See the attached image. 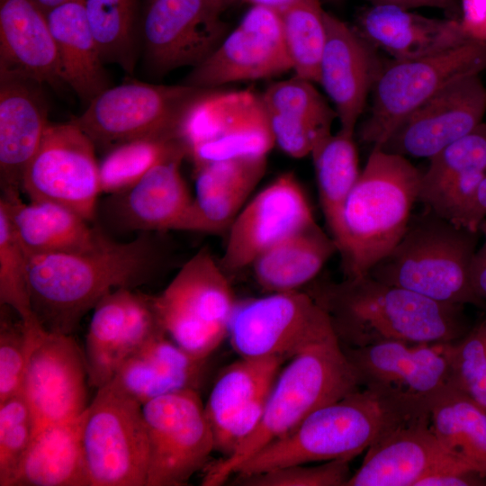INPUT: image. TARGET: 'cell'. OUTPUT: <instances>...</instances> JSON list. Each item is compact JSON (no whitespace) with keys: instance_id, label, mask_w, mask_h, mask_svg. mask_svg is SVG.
Segmentation results:
<instances>
[{"instance_id":"cell-1","label":"cell","mask_w":486,"mask_h":486,"mask_svg":"<svg viewBox=\"0 0 486 486\" xmlns=\"http://www.w3.org/2000/svg\"><path fill=\"white\" fill-rule=\"evenodd\" d=\"M158 233H139L123 243L106 236L86 252L28 256L32 310L41 327L72 335L105 295L153 279L165 259Z\"/></svg>"},{"instance_id":"cell-2","label":"cell","mask_w":486,"mask_h":486,"mask_svg":"<svg viewBox=\"0 0 486 486\" xmlns=\"http://www.w3.org/2000/svg\"><path fill=\"white\" fill-rule=\"evenodd\" d=\"M307 292L327 312L343 346L391 340L449 343L471 328L464 306L439 302L369 274L313 284Z\"/></svg>"},{"instance_id":"cell-3","label":"cell","mask_w":486,"mask_h":486,"mask_svg":"<svg viewBox=\"0 0 486 486\" xmlns=\"http://www.w3.org/2000/svg\"><path fill=\"white\" fill-rule=\"evenodd\" d=\"M429 412L375 389L360 387L310 413L292 431L266 445L233 475L293 464L351 460L396 428Z\"/></svg>"},{"instance_id":"cell-4","label":"cell","mask_w":486,"mask_h":486,"mask_svg":"<svg viewBox=\"0 0 486 486\" xmlns=\"http://www.w3.org/2000/svg\"><path fill=\"white\" fill-rule=\"evenodd\" d=\"M360 387L334 330L309 344L281 367L254 432L231 454L206 468L202 485L223 484L266 445L292 431L314 410Z\"/></svg>"},{"instance_id":"cell-5","label":"cell","mask_w":486,"mask_h":486,"mask_svg":"<svg viewBox=\"0 0 486 486\" xmlns=\"http://www.w3.org/2000/svg\"><path fill=\"white\" fill-rule=\"evenodd\" d=\"M422 171L374 148L349 193L335 242L344 278L365 275L404 235L418 201Z\"/></svg>"},{"instance_id":"cell-6","label":"cell","mask_w":486,"mask_h":486,"mask_svg":"<svg viewBox=\"0 0 486 486\" xmlns=\"http://www.w3.org/2000/svg\"><path fill=\"white\" fill-rule=\"evenodd\" d=\"M480 235L424 206L411 214L400 240L367 274L439 302L483 307L486 302L471 281Z\"/></svg>"},{"instance_id":"cell-7","label":"cell","mask_w":486,"mask_h":486,"mask_svg":"<svg viewBox=\"0 0 486 486\" xmlns=\"http://www.w3.org/2000/svg\"><path fill=\"white\" fill-rule=\"evenodd\" d=\"M237 302L227 273L207 248L188 259L168 285L153 296L165 333L199 359H207L228 337Z\"/></svg>"},{"instance_id":"cell-8","label":"cell","mask_w":486,"mask_h":486,"mask_svg":"<svg viewBox=\"0 0 486 486\" xmlns=\"http://www.w3.org/2000/svg\"><path fill=\"white\" fill-rule=\"evenodd\" d=\"M486 70V42L470 40L456 48L412 60L384 65L372 88L370 113L359 136L380 148L417 108L454 81Z\"/></svg>"},{"instance_id":"cell-9","label":"cell","mask_w":486,"mask_h":486,"mask_svg":"<svg viewBox=\"0 0 486 486\" xmlns=\"http://www.w3.org/2000/svg\"><path fill=\"white\" fill-rule=\"evenodd\" d=\"M177 136L194 167L267 156L275 145L262 95L250 89H201L184 109Z\"/></svg>"},{"instance_id":"cell-10","label":"cell","mask_w":486,"mask_h":486,"mask_svg":"<svg viewBox=\"0 0 486 486\" xmlns=\"http://www.w3.org/2000/svg\"><path fill=\"white\" fill-rule=\"evenodd\" d=\"M81 446L89 486H146L148 441L142 405L112 382L82 414Z\"/></svg>"},{"instance_id":"cell-11","label":"cell","mask_w":486,"mask_h":486,"mask_svg":"<svg viewBox=\"0 0 486 486\" xmlns=\"http://www.w3.org/2000/svg\"><path fill=\"white\" fill-rule=\"evenodd\" d=\"M202 88L136 80L108 87L71 121L105 151L146 137H176L184 109Z\"/></svg>"},{"instance_id":"cell-12","label":"cell","mask_w":486,"mask_h":486,"mask_svg":"<svg viewBox=\"0 0 486 486\" xmlns=\"http://www.w3.org/2000/svg\"><path fill=\"white\" fill-rule=\"evenodd\" d=\"M148 441L146 486H182L215 449L214 434L198 391L184 390L142 405Z\"/></svg>"},{"instance_id":"cell-13","label":"cell","mask_w":486,"mask_h":486,"mask_svg":"<svg viewBox=\"0 0 486 486\" xmlns=\"http://www.w3.org/2000/svg\"><path fill=\"white\" fill-rule=\"evenodd\" d=\"M333 330L324 309L298 290L238 302L228 337L240 357L288 360Z\"/></svg>"},{"instance_id":"cell-14","label":"cell","mask_w":486,"mask_h":486,"mask_svg":"<svg viewBox=\"0 0 486 486\" xmlns=\"http://www.w3.org/2000/svg\"><path fill=\"white\" fill-rule=\"evenodd\" d=\"M95 149L72 121L49 122L24 173L22 193L30 201L52 202L93 221L101 194Z\"/></svg>"},{"instance_id":"cell-15","label":"cell","mask_w":486,"mask_h":486,"mask_svg":"<svg viewBox=\"0 0 486 486\" xmlns=\"http://www.w3.org/2000/svg\"><path fill=\"white\" fill-rule=\"evenodd\" d=\"M453 344L391 340L343 348L362 387L429 412L435 398L452 384Z\"/></svg>"},{"instance_id":"cell-16","label":"cell","mask_w":486,"mask_h":486,"mask_svg":"<svg viewBox=\"0 0 486 486\" xmlns=\"http://www.w3.org/2000/svg\"><path fill=\"white\" fill-rule=\"evenodd\" d=\"M235 0H152L142 23L144 58L153 73L196 67L228 34L222 14Z\"/></svg>"},{"instance_id":"cell-17","label":"cell","mask_w":486,"mask_h":486,"mask_svg":"<svg viewBox=\"0 0 486 486\" xmlns=\"http://www.w3.org/2000/svg\"><path fill=\"white\" fill-rule=\"evenodd\" d=\"M292 70L278 9L250 5L238 26L182 84L203 89L246 80L265 79Z\"/></svg>"},{"instance_id":"cell-18","label":"cell","mask_w":486,"mask_h":486,"mask_svg":"<svg viewBox=\"0 0 486 486\" xmlns=\"http://www.w3.org/2000/svg\"><path fill=\"white\" fill-rule=\"evenodd\" d=\"M88 372L85 353L72 335L39 333L33 341L21 393L34 422V434L73 420L86 410Z\"/></svg>"},{"instance_id":"cell-19","label":"cell","mask_w":486,"mask_h":486,"mask_svg":"<svg viewBox=\"0 0 486 486\" xmlns=\"http://www.w3.org/2000/svg\"><path fill=\"white\" fill-rule=\"evenodd\" d=\"M315 221L292 172L277 176L247 202L230 225L220 266L226 273L251 266L267 249Z\"/></svg>"},{"instance_id":"cell-20","label":"cell","mask_w":486,"mask_h":486,"mask_svg":"<svg viewBox=\"0 0 486 486\" xmlns=\"http://www.w3.org/2000/svg\"><path fill=\"white\" fill-rule=\"evenodd\" d=\"M486 86L480 75L460 78L413 111L381 149L429 159L483 122Z\"/></svg>"},{"instance_id":"cell-21","label":"cell","mask_w":486,"mask_h":486,"mask_svg":"<svg viewBox=\"0 0 486 486\" xmlns=\"http://www.w3.org/2000/svg\"><path fill=\"white\" fill-rule=\"evenodd\" d=\"M153 296L133 289H118L93 309L86 336L88 384H107L120 366L148 339L162 331Z\"/></svg>"},{"instance_id":"cell-22","label":"cell","mask_w":486,"mask_h":486,"mask_svg":"<svg viewBox=\"0 0 486 486\" xmlns=\"http://www.w3.org/2000/svg\"><path fill=\"white\" fill-rule=\"evenodd\" d=\"M184 158L164 159L130 188L109 194L103 207L110 222L139 233L184 231L194 205L180 170Z\"/></svg>"},{"instance_id":"cell-23","label":"cell","mask_w":486,"mask_h":486,"mask_svg":"<svg viewBox=\"0 0 486 486\" xmlns=\"http://www.w3.org/2000/svg\"><path fill=\"white\" fill-rule=\"evenodd\" d=\"M327 40L319 84L334 104L340 129L355 131L382 68L373 46L356 30L325 12Z\"/></svg>"},{"instance_id":"cell-24","label":"cell","mask_w":486,"mask_h":486,"mask_svg":"<svg viewBox=\"0 0 486 486\" xmlns=\"http://www.w3.org/2000/svg\"><path fill=\"white\" fill-rule=\"evenodd\" d=\"M42 85L0 74V185L3 195L21 194L26 168L49 124Z\"/></svg>"},{"instance_id":"cell-25","label":"cell","mask_w":486,"mask_h":486,"mask_svg":"<svg viewBox=\"0 0 486 486\" xmlns=\"http://www.w3.org/2000/svg\"><path fill=\"white\" fill-rule=\"evenodd\" d=\"M356 30L394 60L428 57L472 40L459 20L429 18L387 4L364 9L357 18Z\"/></svg>"},{"instance_id":"cell-26","label":"cell","mask_w":486,"mask_h":486,"mask_svg":"<svg viewBox=\"0 0 486 486\" xmlns=\"http://www.w3.org/2000/svg\"><path fill=\"white\" fill-rule=\"evenodd\" d=\"M312 83L293 76L271 84L261 94L274 143L294 158L310 155L332 133L338 119Z\"/></svg>"},{"instance_id":"cell-27","label":"cell","mask_w":486,"mask_h":486,"mask_svg":"<svg viewBox=\"0 0 486 486\" xmlns=\"http://www.w3.org/2000/svg\"><path fill=\"white\" fill-rule=\"evenodd\" d=\"M448 454L429 419L411 421L372 445L346 486H415Z\"/></svg>"},{"instance_id":"cell-28","label":"cell","mask_w":486,"mask_h":486,"mask_svg":"<svg viewBox=\"0 0 486 486\" xmlns=\"http://www.w3.org/2000/svg\"><path fill=\"white\" fill-rule=\"evenodd\" d=\"M0 74L64 86L46 14L32 0H0Z\"/></svg>"},{"instance_id":"cell-29","label":"cell","mask_w":486,"mask_h":486,"mask_svg":"<svg viewBox=\"0 0 486 486\" xmlns=\"http://www.w3.org/2000/svg\"><path fill=\"white\" fill-rule=\"evenodd\" d=\"M266 156L209 162L194 167L195 195L185 231L228 230L266 169Z\"/></svg>"},{"instance_id":"cell-30","label":"cell","mask_w":486,"mask_h":486,"mask_svg":"<svg viewBox=\"0 0 486 486\" xmlns=\"http://www.w3.org/2000/svg\"><path fill=\"white\" fill-rule=\"evenodd\" d=\"M206 360L187 353L162 330L131 355L109 382L143 405L169 393L198 391Z\"/></svg>"},{"instance_id":"cell-31","label":"cell","mask_w":486,"mask_h":486,"mask_svg":"<svg viewBox=\"0 0 486 486\" xmlns=\"http://www.w3.org/2000/svg\"><path fill=\"white\" fill-rule=\"evenodd\" d=\"M0 204L28 256L86 252L106 237L100 227L52 202H24L21 194H2Z\"/></svg>"},{"instance_id":"cell-32","label":"cell","mask_w":486,"mask_h":486,"mask_svg":"<svg viewBox=\"0 0 486 486\" xmlns=\"http://www.w3.org/2000/svg\"><path fill=\"white\" fill-rule=\"evenodd\" d=\"M428 160L418 202L453 222L486 176V122Z\"/></svg>"},{"instance_id":"cell-33","label":"cell","mask_w":486,"mask_h":486,"mask_svg":"<svg viewBox=\"0 0 486 486\" xmlns=\"http://www.w3.org/2000/svg\"><path fill=\"white\" fill-rule=\"evenodd\" d=\"M46 17L56 47L60 79L87 105L110 86L84 0L68 2Z\"/></svg>"},{"instance_id":"cell-34","label":"cell","mask_w":486,"mask_h":486,"mask_svg":"<svg viewBox=\"0 0 486 486\" xmlns=\"http://www.w3.org/2000/svg\"><path fill=\"white\" fill-rule=\"evenodd\" d=\"M336 252L333 238L314 222L267 249L250 267L257 284L269 293L298 291Z\"/></svg>"},{"instance_id":"cell-35","label":"cell","mask_w":486,"mask_h":486,"mask_svg":"<svg viewBox=\"0 0 486 486\" xmlns=\"http://www.w3.org/2000/svg\"><path fill=\"white\" fill-rule=\"evenodd\" d=\"M81 418L37 431L13 486H89L81 446Z\"/></svg>"},{"instance_id":"cell-36","label":"cell","mask_w":486,"mask_h":486,"mask_svg":"<svg viewBox=\"0 0 486 486\" xmlns=\"http://www.w3.org/2000/svg\"><path fill=\"white\" fill-rule=\"evenodd\" d=\"M429 424L443 447L486 477V409L453 383L433 400Z\"/></svg>"},{"instance_id":"cell-37","label":"cell","mask_w":486,"mask_h":486,"mask_svg":"<svg viewBox=\"0 0 486 486\" xmlns=\"http://www.w3.org/2000/svg\"><path fill=\"white\" fill-rule=\"evenodd\" d=\"M354 133L339 129L319 142L310 153L320 207L334 241L340 230L344 204L361 173Z\"/></svg>"},{"instance_id":"cell-38","label":"cell","mask_w":486,"mask_h":486,"mask_svg":"<svg viewBox=\"0 0 486 486\" xmlns=\"http://www.w3.org/2000/svg\"><path fill=\"white\" fill-rule=\"evenodd\" d=\"M284 361L240 357L223 370L204 405L213 434L234 414L269 392Z\"/></svg>"},{"instance_id":"cell-39","label":"cell","mask_w":486,"mask_h":486,"mask_svg":"<svg viewBox=\"0 0 486 486\" xmlns=\"http://www.w3.org/2000/svg\"><path fill=\"white\" fill-rule=\"evenodd\" d=\"M284 43L294 76L319 82L327 30L320 0H294L278 9Z\"/></svg>"},{"instance_id":"cell-40","label":"cell","mask_w":486,"mask_h":486,"mask_svg":"<svg viewBox=\"0 0 486 486\" xmlns=\"http://www.w3.org/2000/svg\"><path fill=\"white\" fill-rule=\"evenodd\" d=\"M179 155L187 157L188 153L176 137H146L122 143L106 151L99 162L101 194L122 192L158 163Z\"/></svg>"},{"instance_id":"cell-41","label":"cell","mask_w":486,"mask_h":486,"mask_svg":"<svg viewBox=\"0 0 486 486\" xmlns=\"http://www.w3.org/2000/svg\"><path fill=\"white\" fill-rule=\"evenodd\" d=\"M84 4L104 63L131 73L137 57V0H84Z\"/></svg>"},{"instance_id":"cell-42","label":"cell","mask_w":486,"mask_h":486,"mask_svg":"<svg viewBox=\"0 0 486 486\" xmlns=\"http://www.w3.org/2000/svg\"><path fill=\"white\" fill-rule=\"evenodd\" d=\"M0 303L12 309L26 327L39 325L31 304L28 256L7 212L0 204Z\"/></svg>"},{"instance_id":"cell-43","label":"cell","mask_w":486,"mask_h":486,"mask_svg":"<svg viewBox=\"0 0 486 486\" xmlns=\"http://www.w3.org/2000/svg\"><path fill=\"white\" fill-rule=\"evenodd\" d=\"M33 436V418L22 394L0 401L1 486H13Z\"/></svg>"},{"instance_id":"cell-44","label":"cell","mask_w":486,"mask_h":486,"mask_svg":"<svg viewBox=\"0 0 486 486\" xmlns=\"http://www.w3.org/2000/svg\"><path fill=\"white\" fill-rule=\"evenodd\" d=\"M6 310L1 306L0 401L21 392L31 349L40 332L27 328L20 317L14 320Z\"/></svg>"},{"instance_id":"cell-45","label":"cell","mask_w":486,"mask_h":486,"mask_svg":"<svg viewBox=\"0 0 486 486\" xmlns=\"http://www.w3.org/2000/svg\"><path fill=\"white\" fill-rule=\"evenodd\" d=\"M452 383L486 409V318L454 342Z\"/></svg>"},{"instance_id":"cell-46","label":"cell","mask_w":486,"mask_h":486,"mask_svg":"<svg viewBox=\"0 0 486 486\" xmlns=\"http://www.w3.org/2000/svg\"><path fill=\"white\" fill-rule=\"evenodd\" d=\"M293 464L257 474L237 476L243 486H346L351 477L349 460L337 459L318 465Z\"/></svg>"},{"instance_id":"cell-47","label":"cell","mask_w":486,"mask_h":486,"mask_svg":"<svg viewBox=\"0 0 486 486\" xmlns=\"http://www.w3.org/2000/svg\"><path fill=\"white\" fill-rule=\"evenodd\" d=\"M486 477L467 463L448 454L437 462L415 486H481Z\"/></svg>"},{"instance_id":"cell-48","label":"cell","mask_w":486,"mask_h":486,"mask_svg":"<svg viewBox=\"0 0 486 486\" xmlns=\"http://www.w3.org/2000/svg\"><path fill=\"white\" fill-rule=\"evenodd\" d=\"M459 22L470 40L486 42V0H459Z\"/></svg>"},{"instance_id":"cell-49","label":"cell","mask_w":486,"mask_h":486,"mask_svg":"<svg viewBox=\"0 0 486 486\" xmlns=\"http://www.w3.org/2000/svg\"><path fill=\"white\" fill-rule=\"evenodd\" d=\"M486 219V176L479 184L453 223L474 232Z\"/></svg>"},{"instance_id":"cell-50","label":"cell","mask_w":486,"mask_h":486,"mask_svg":"<svg viewBox=\"0 0 486 486\" xmlns=\"http://www.w3.org/2000/svg\"><path fill=\"white\" fill-rule=\"evenodd\" d=\"M374 4L393 5L410 10L418 7H434L445 11L447 18L459 20L461 15L459 0H366Z\"/></svg>"},{"instance_id":"cell-51","label":"cell","mask_w":486,"mask_h":486,"mask_svg":"<svg viewBox=\"0 0 486 486\" xmlns=\"http://www.w3.org/2000/svg\"><path fill=\"white\" fill-rule=\"evenodd\" d=\"M479 231L484 240L473 256L471 265V281L475 292L486 302V219L480 225Z\"/></svg>"},{"instance_id":"cell-52","label":"cell","mask_w":486,"mask_h":486,"mask_svg":"<svg viewBox=\"0 0 486 486\" xmlns=\"http://www.w3.org/2000/svg\"><path fill=\"white\" fill-rule=\"evenodd\" d=\"M47 14L50 11L74 0H32Z\"/></svg>"},{"instance_id":"cell-53","label":"cell","mask_w":486,"mask_h":486,"mask_svg":"<svg viewBox=\"0 0 486 486\" xmlns=\"http://www.w3.org/2000/svg\"><path fill=\"white\" fill-rule=\"evenodd\" d=\"M250 5H265L279 9L294 0H242Z\"/></svg>"}]
</instances>
